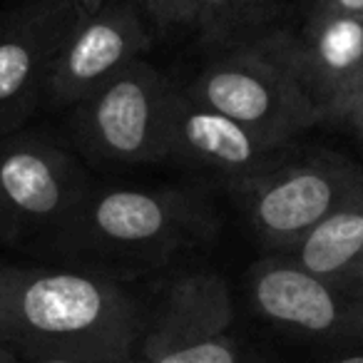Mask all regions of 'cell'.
I'll return each mask as SVG.
<instances>
[{
  "label": "cell",
  "mask_w": 363,
  "mask_h": 363,
  "mask_svg": "<svg viewBox=\"0 0 363 363\" xmlns=\"http://www.w3.org/2000/svg\"><path fill=\"white\" fill-rule=\"evenodd\" d=\"M254 306L279 326L363 341V264L313 274L296 259H264L249 274Z\"/></svg>",
  "instance_id": "5"
},
{
  "label": "cell",
  "mask_w": 363,
  "mask_h": 363,
  "mask_svg": "<svg viewBox=\"0 0 363 363\" xmlns=\"http://www.w3.org/2000/svg\"><path fill=\"white\" fill-rule=\"evenodd\" d=\"M147 16L160 30H177V28L197 26L207 0H142Z\"/></svg>",
  "instance_id": "16"
},
{
  "label": "cell",
  "mask_w": 363,
  "mask_h": 363,
  "mask_svg": "<svg viewBox=\"0 0 363 363\" xmlns=\"http://www.w3.org/2000/svg\"><path fill=\"white\" fill-rule=\"evenodd\" d=\"M80 18L75 0H23L0 21V120L23 115L45 90Z\"/></svg>",
  "instance_id": "6"
},
{
  "label": "cell",
  "mask_w": 363,
  "mask_h": 363,
  "mask_svg": "<svg viewBox=\"0 0 363 363\" xmlns=\"http://www.w3.org/2000/svg\"><path fill=\"white\" fill-rule=\"evenodd\" d=\"M80 207V174L70 157L35 140L0 145V219L40 227Z\"/></svg>",
  "instance_id": "8"
},
{
  "label": "cell",
  "mask_w": 363,
  "mask_h": 363,
  "mask_svg": "<svg viewBox=\"0 0 363 363\" xmlns=\"http://www.w3.org/2000/svg\"><path fill=\"white\" fill-rule=\"evenodd\" d=\"M277 33L298 87L328 122L363 67V16L311 13L298 35Z\"/></svg>",
  "instance_id": "9"
},
{
  "label": "cell",
  "mask_w": 363,
  "mask_h": 363,
  "mask_svg": "<svg viewBox=\"0 0 363 363\" xmlns=\"http://www.w3.org/2000/svg\"><path fill=\"white\" fill-rule=\"evenodd\" d=\"M333 122H338V125L351 127V130H356L358 135L363 137V102H361V105L348 107V110H346V112H341V115H338Z\"/></svg>",
  "instance_id": "18"
},
{
  "label": "cell",
  "mask_w": 363,
  "mask_h": 363,
  "mask_svg": "<svg viewBox=\"0 0 363 363\" xmlns=\"http://www.w3.org/2000/svg\"><path fill=\"white\" fill-rule=\"evenodd\" d=\"M130 363H242V351L232 336H224L204 346L177 348L150 358H132Z\"/></svg>",
  "instance_id": "15"
},
{
  "label": "cell",
  "mask_w": 363,
  "mask_h": 363,
  "mask_svg": "<svg viewBox=\"0 0 363 363\" xmlns=\"http://www.w3.org/2000/svg\"><path fill=\"white\" fill-rule=\"evenodd\" d=\"M234 303L219 274L197 272L167 286L140 341V356L150 358L177 348L204 346L229 336Z\"/></svg>",
  "instance_id": "11"
},
{
  "label": "cell",
  "mask_w": 363,
  "mask_h": 363,
  "mask_svg": "<svg viewBox=\"0 0 363 363\" xmlns=\"http://www.w3.org/2000/svg\"><path fill=\"white\" fill-rule=\"evenodd\" d=\"M294 259L313 274H333L363 264V192L294 247Z\"/></svg>",
  "instance_id": "13"
},
{
  "label": "cell",
  "mask_w": 363,
  "mask_h": 363,
  "mask_svg": "<svg viewBox=\"0 0 363 363\" xmlns=\"http://www.w3.org/2000/svg\"><path fill=\"white\" fill-rule=\"evenodd\" d=\"M0 363H13L11 351H8V348H3V346H0Z\"/></svg>",
  "instance_id": "22"
},
{
  "label": "cell",
  "mask_w": 363,
  "mask_h": 363,
  "mask_svg": "<svg viewBox=\"0 0 363 363\" xmlns=\"http://www.w3.org/2000/svg\"><path fill=\"white\" fill-rule=\"evenodd\" d=\"M145 321L135 298L107 277L67 269L0 267V346L28 358L130 363Z\"/></svg>",
  "instance_id": "1"
},
{
  "label": "cell",
  "mask_w": 363,
  "mask_h": 363,
  "mask_svg": "<svg viewBox=\"0 0 363 363\" xmlns=\"http://www.w3.org/2000/svg\"><path fill=\"white\" fill-rule=\"evenodd\" d=\"M363 102V67H361V72L356 75V80H353V85H351V90L343 95V100L338 102L336 107H333V112H331V117H328V122H333L336 120L341 112H346L348 107H353V105H361Z\"/></svg>",
  "instance_id": "17"
},
{
  "label": "cell",
  "mask_w": 363,
  "mask_h": 363,
  "mask_svg": "<svg viewBox=\"0 0 363 363\" xmlns=\"http://www.w3.org/2000/svg\"><path fill=\"white\" fill-rule=\"evenodd\" d=\"M13 363H80L75 358H62V356H35V358H18L16 353L11 351Z\"/></svg>",
  "instance_id": "19"
},
{
  "label": "cell",
  "mask_w": 363,
  "mask_h": 363,
  "mask_svg": "<svg viewBox=\"0 0 363 363\" xmlns=\"http://www.w3.org/2000/svg\"><path fill=\"white\" fill-rule=\"evenodd\" d=\"M333 363H363V356H346V358H338Z\"/></svg>",
  "instance_id": "21"
},
{
  "label": "cell",
  "mask_w": 363,
  "mask_h": 363,
  "mask_svg": "<svg viewBox=\"0 0 363 363\" xmlns=\"http://www.w3.org/2000/svg\"><path fill=\"white\" fill-rule=\"evenodd\" d=\"M187 92L277 150L323 122L321 112L298 87L279 33H269L214 60Z\"/></svg>",
  "instance_id": "2"
},
{
  "label": "cell",
  "mask_w": 363,
  "mask_h": 363,
  "mask_svg": "<svg viewBox=\"0 0 363 363\" xmlns=\"http://www.w3.org/2000/svg\"><path fill=\"white\" fill-rule=\"evenodd\" d=\"M107 3H110V0H75V6H77V11H80L82 18L95 16V13L100 11L102 6H107Z\"/></svg>",
  "instance_id": "20"
},
{
  "label": "cell",
  "mask_w": 363,
  "mask_h": 363,
  "mask_svg": "<svg viewBox=\"0 0 363 363\" xmlns=\"http://www.w3.org/2000/svg\"><path fill=\"white\" fill-rule=\"evenodd\" d=\"M252 227L277 247H298L318 224L363 192V169L323 155L298 164L267 167L234 184Z\"/></svg>",
  "instance_id": "3"
},
{
  "label": "cell",
  "mask_w": 363,
  "mask_h": 363,
  "mask_svg": "<svg viewBox=\"0 0 363 363\" xmlns=\"http://www.w3.org/2000/svg\"><path fill=\"white\" fill-rule=\"evenodd\" d=\"M172 87L145 60H135L97 87L77 110V132L100 160L145 164L164 160Z\"/></svg>",
  "instance_id": "4"
},
{
  "label": "cell",
  "mask_w": 363,
  "mask_h": 363,
  "mask_svg": "<svg viewBox=\"0 0 363 363\" xmlns=\"http://www.w3.org/2000/svg\"><path fill=\"white\" fill-rule=\"evenodd\" d=\"M277 147L259 140L237 120L204 105L194 95L169 92L164 125V160L209 167L224 174L262 172Z\"/></svg>",
  "instance_id": "10"
},
{
  "label": "cell",
  "mask_w": 363,
  "mask_h": 363,
  "mask_svg": "<svg viewBox=\"0 0 363 363\" xmlns=\"http://www.w3.org/2000/svg\"><path fill=\"white\" fill-rule=\"evenodd\" d=\"M150 48V30L132 3H107L95 16L80 18L70 33L45 92L57 105H80L112 75L140 60Z\"/></svg>",
  "instance_id": "7"
},
{
  "label": "cell",
  "mask_w": 363,
  "mask_h": 363,
  "mask_svg": "<svg viewBox=\"0 0 363 363\" xmlns=\"http://www.w3.org/2000/svg\"><path fill=\"white\" fill-rule=\"evenodd\" d=\"M192 199L177 192L107 189L85 207V229L102 244L120 249L174 244L199 227Z\"/></svg>",
  "instance_id": "12"
},
{
  "label": "cell",
  "mask_w": 363,
  "mask_h": 363,
  "mask_svg": "<svg viewBox=\"0 0 363 363\" xmlns=\"http://www.w3.org/2000/svg\"><path fill=\"white\" fill-rule=\"evenodd\" d=\"M269 8L272 0H207L197 26L207 43L229 45L247 28L257 26Z\"/></svg>",
  "instance_id": "14"
}]
</instances>
